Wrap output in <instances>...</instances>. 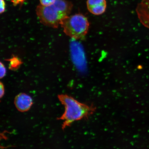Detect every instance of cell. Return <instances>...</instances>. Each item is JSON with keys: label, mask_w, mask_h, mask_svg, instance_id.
I'll list each match as a JSON object with an SVG mask.
<instances>
[{"label": "cell", "mask_w": 149, "mask_h": 149, "mask_svg": "<svg viewBox=\"0 0 149 149\" xmlns=\"http://www.w3.org/2000/svg\"><path fill=\"white\" fill-rule=\"evenodd\" d=\"M10 61V68L11 70H15L17 69L22 64L21 61L18 58L14 57L9 60Z\"/></svg>", "instance_id": "7"}, {"label": "cell", "mask_w": 149, "mask_h": 149, "mask_svg": "<svg viewBox=\"0 0 149 149\" xmlns=\"http://www.w3.org/2000/svg\"><path fill=\"white\" fill-rule=\"evenodd\" d=\"M0 68H1V74H0L1 78L2 79L5 76L6 74V70L4 65L1 62L0 63Z\"/></svg>", "instance_id": "9"}, {"label": "cell", "mask_w": 149, "mask_h": 149, "mask_svg": "<svg viewBox=\"0 0 149 149\" xmlns=\"http://www.w3.org/2000/svg\"><path fill=\"white\" fill-rule=\"evenodd\" d=\"M58 98L65 108L64 113L59 118L63 121V129L74 121L88 118L95 110L93 106L81 103L68 95H60Z\"/></svg>", "instance_id": "2"}, {"label": "cell", "mask_w": 149, "mask_h": 149, "mask_svg": "<svg viewBox=\"0 0 149 149\" xmlns=\"http://www.w3.org/2000/svg\"><path fill=\"white\" fill-rule=\"evenodd\" d=\"M61 25L65 34L74 40L84 38L89 27L88 19L81 14L68 16L62 20Z\"/></svg>", "instance_id": "3"}, {"label": "cell", "mask_w": 149, "mask_h": 149, "mask_svg": "<svg viewBox=\"0 0 149 149\" xmlns=\"http://www.w3.org/2000/svg\"><path fill=\"white\" fill-rule=\"evenodd\" d=\"M25 0H12V1L14 5H17L19 3H22Z\"/></svg>", "instance_id": "12"}, {"label": "cell", "mask_w": 149, "mask_h": 149, "mask_svg": "<svg viewBox=\"0 0 149 149\" xmlns=\"http://www.w3.org/2000/svg\"><path fill=\"white\" fill-rule=\"evenodd\" d=\"M56 0H40V5L43 6H48L53 4Z\"/></svg>", "instance_id": "8"}, {"label": "cell", "mask_w": 149, "mask_h": 149, "mask_svg": "<svg viewBox=\"0 0 149 149\" xmlns=\"http://www.w3.org/2000/svg\"><path fill=\"white\" fill-rule=\"evenodd\" d=\"M73 5L68 0H56L48 6L40 5L37 6L36 13L41 23L54 28L58 27L61 21L69 16Z\"/></svg>", "instance_id": "1"}, {"label": "cell", "mask_w": 149, "mask_h": 149, "mask_svg": "<svg viewBox=\"0 0 149 149\" xmlns=\"http://www.w3.org/2000/svg\"><path fill=\"white\" fill-rule=\"evenodd\" d=\"M6 3L4 0H1V10L0 13L2 14L5 10Z\"/></svg>", "instance_id": "10"}, {"label": "cell", "mask_w": 149, "mask_h": 149, "mask_svg": "<svg viewBox=\"0 0 149 149\" xmlns=\"http://www.w3.org/2000/svg\"><path fill=\"white\" fill-rule=\"evenodd\" d=\"M87 6L91 13L100 15L105 12L107 7L106 0H87Z\"/></svg>", "instance_id": "5"}, {"label": "cell", "mask_w": 149, "mask_h": 149, "mask_svg": "<svg viewBox=\"0 0 149 149\" xmlns=\"http://www.w3.org/2000/svg\"><path fill=\"white\" fill-rule=\"evenodd\" d=\"M15 104L19 111L22 112L27 111L32 105V99L29 95L22 93L16 97Z\"/></svg>", "instance_id": "6"}, {"label": "cell", "mask_w": 149, "mask_h": 149, "mask_svg": "<svg viewBox=\"0 0 149 149\" xmlns=\"http://www.w3.org/2000/svg\"><path fill=\"white\" fill-rule=\"evenodd\" d=\"M136 12L141 23L149 29V0H141L137 5Z\"/></svg>", "instance_id": "4"}, {"label": "cell", "mask_w": 149, "mask_h": 149, "mask_svg": "<svg viewBox=\"0 0 149 149\" xmlns=\"http://www.w3.org/2000/svg\"><path fill=\"white\" fill-rule=\"evenodd\" d=\"M0 91H1L0 94H1V98L4 95L5 92L4 86H3V84L1 83V85H0Z\"/></svg>", "instance_id": "11"}]
</instances>
